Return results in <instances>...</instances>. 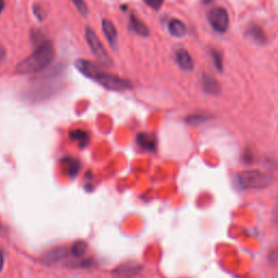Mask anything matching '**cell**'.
Returning a JSON list of instances; mask_svg holds the SVG:
<instances>
[{
    "label": "cell",
    "instance_id": "obj_4",
    "mask_svg": "<svg viewBox=\"0 0 278 278\" xmlns=\"http://www.w3.org/2000/svg\"><path fill=\"white\" fill-rule=\"evenodd\" d=\"M85 38L91 52L94 53V56L96 57L98 61H99L102 65H105V67H111L112 60L110 56H109L105 47H103L99 37L97 36L96 33L92 31L90 27H86L85 29Z\"/></svg>",
    "mask_w": 278,
    "mask_h": 278
},
{
    "label": "cell",
    "instance_id": "obj_2",
    "mask_svg": "<svg viewBox=\"0 0 278 278\" xmlns=\"http://www.w3.org/2000/svg\"><path fill=\"white\" fill-rule=\"evenodd\" d=\"M54 58V48L49 41L40 43L34 52L16 65V72L19 74H33L45 69L51 63Z\"/></svg>",
    "mask_w": 278,
    "mask_h": 278
},
{
    "label": "cell",
    "instance_id": "obj_17",
    "mask_svg": "<svg viewBox=\"0 0 278 278\" xmlns=\"http://www.w3.org/2000/svg\"><path fill=\"white\" fill-rule=\"evenodd\" d=\"M87 250H88V244L86 241H76L72 247H71L70 252L75 258H81L87 253Z\"/></svg>",
    "mask_w": 278,
    "mask_h": 278
},
{
    "label": "cell",
    "instance_id": "obj_5",
    "mask_svg": "<svg viewBox=\"0 0 278 278\" xmlns=\"http://www.w3.org/2000/svg\"><path fill=\"white\" fill-rule=\"evenodd\" d=\"M209 22L213 30L217 33H225L230 26V15L226 9L223 7H216L209 12Z\"/></svg>",
    "mask_w": 278,
    "mask_h": 278
},
{
    "label": "cell",
    "instance_id": "obj_19",
    "mask_svg": "<svg viewBox=\"0 0 278 278\" xmlns=\"http://www.w3.org/2000/svg\"><path fill=\"white\" fill-rule=\"evenodd\" d=\"M209 119V116H204V114H196V116H192L187 119L189 124L198 125L199 123H202Z\"/></svg>",
    "mask_w": 278,
    "mask_h": 278
},
{
    "label": "cell",
    "instance_id": "obj_20",
    "mask_svg": "<svg viewBox=\"0 0 278 278\" xmlns=\"http://www.w3.org/2000/svg\"><path fill=\"white\" fill-rule=\"evenodd\" d=\"M211 56H212V58H213L215 68L217 70L222 71L223 70V60H222L221 54L217 52V51H215V50H211Z\"/></svg>",
    "mask_w": 278,
    "mask_h": 278
},
{
    "label": "cell",
    "instance_id": "obj_14",
    "mask_svg": "<svg viewBox=\"0 0 278 278\" xmlns=\"http://www.w3.org/2000/svg\"><path fill=\"white\" fill-rule=\"evenodd\" d=\"M129 21H130V29H132L136 34L141 35V36H147L149 34L148 27L146 26V24L143 21H140L139 19L136 18L134 14L130 15Z\"/></svg>",
    "mask_w": 278,
    "mask_h": 278
},
{
    "label": "cell",
    "instance_id": "obj_16",
    "mask_svg": "<svg viewBox=\"0 0 278 278\" xmlns=\"http://www.w3.org/2000/svg\"><path fill=\"white\" fill-rule=\"evenodd\" d=\"M248 34L255 42H258L259 45H263V43H265L266 40H266V35L264 34L263 30L258 25H252L250 27L248 30Z\"/></svg>",
    "mask_w": 278,
    "mask_h": 278
},
{
    "label": "cell",
    "instance_id": "obj_10",
    "mask_svg": "<svg viewBox=\"0 0 278 278\" xmlns=\"http://www.w3.org/2000/svg\"><path fill=\"white\" fill-rule=\"evenodd\" d=\"M137 144L139 147H141V148L145 150L155 151L157 141H156L155 136H152L150 134L141 133V134H138V136H137Z\"/></svg>",
    "mask_w": 278,
    "mask_h": 278
},
{
    "label": "cell",
    "instance_id": "obj_9",
    "mask_svg": "<svg viewBox=\"0 0 278 278\" xmlns=\"http://www.w3.org/2000/svg\"><path fill=\"white\" fill-rule=\"evenodd\" d=\"M67 254H68V250L65 248H63V247L54 248L43 255L42 261L49 264L57 263V262H60V261L64 260L65 257H67Z\"/></svg>",
    "mask_w": 278,
    "mask_h": 278
},
{
    "label": "cell",
    "instance_id": "obj_7",
    "mask_svg": "<svg viewBox=\"0 0 278 278\" xmlns=\"http://www.w3.org/2000/svg\"><path fill=\"white\" fill-rule=\"evenodd\" d=\"M102 31L107 38L109 45L112 48H116L118 42V32L114 24L109 20H102Z\"/></svg>",
    "mask_w": 278,
    "mask_h": 278
},
{
    "label": "cell",
    "instance_id": "obj_18",
    "mask_svg": "<svg viewBox=\"0 0 278 278\" xmlns=\"http://www.w3.org/2000/svg\"><path fill=\"white\" fill-rule=\"evenodd\" d=\"M72 2L74 3L75 8L78 9V11L81 15L86 16L88 14V7H87V4L84 0H72Z\"/></svg>",
    "mask_w": 278,
    "mask_h": 278
},
{
    "label": "cell",
    "instance_id": "obj_1",
    "mask_svg": "<svg viewBox=\"0 0 278 278\" xmlns=\"http://www.w3.org/2000/svg\"><path fill=\"white\" fill-rule=\"evenodd\" d=\"M75 67L79 72L83 73L90 79L97 81L98 84L105 87L106 89L112 91H123L132 88V84H130L129 80L119 78L118 75L105 72L101 68L98 67L95 63L88 61V60H76Z\"/></svg>",
    "mask_w": 278,
    "mask_h": 278
},
{
    "label": "cell",
    "instance_id": "obj_24",
    "mask_svg": "<svg viewBox=\"0 0 278 278\" xmlns=\"http://www.w3.org/2000/svg\"><path fill=\"white\" fill-rule=\"evenodd\" d=\"M4 50H3V48L2 47H0V60H2L3 57H4Z\"/></svg>",
    "mask_w": 278,
    "mask_h": 278
},
{
    "label": "cell",
    "instance_id": "obj_13",
    "mask_svg": "<svg viewBox=\"0 0 278 278\" xmlns=\"http://www.w3.org/2000/svg\"><path fill=\"white\" fill-rule=\"evenodd\" d=\"M203 89L205 92H208L210 95H217L220 94L221 87L219 81L214 79L213 78H211L209 75H204L203 78Z\"/></svg>",
    "mask_w": 278,
    "mask_h": 278
},
{
    "label": "cell",
    "instance_id": "obj_23",
    "mask_svg": "<svg viewBox=\"0 0 278 278\" xmlns=\"http://www.w3.org/2000/svg\"><path fill=\"white\" fill-rule=\"evenodd\" d=\"M4 9V0H0V13L2 12Z\"/></svg>",
    "mask_w": 278,
    "mask_h": 278
},
{
    "label": "cell",
    "instance_id": "obj_15",
    "mask_svg": "<svg viewBox=\"0 0 278 278\" xmlns=\"http://www.w3.org/2000/svg\"><path fill=\"white\" fill-rule=\"evenodd\" d=\"M62 163L64 164L65 170H67L70 177H72V178L75 177L76 174H78L79 171V162L76 159H74V158L68 157V158H64V159L62 160Z\"/></svg>",
    "mask_w": 278,
    "mask_h": 278
},
{
    "label": "cell",
    "instance_id": "obj_8",
    "mask_svg": "<svg viewBox=\"0 0 278 278\" xmlns=\"http://www.w3.org/2000/svg\"><path fill=\"white\" fill-rule=\"evenodd\" d=\"M176 62L179 65V68L184 71H192L194 69V61L189 52L186 49H178L175 53Z\"/></svg>",
    "mask_w": 278,
    "mask_h": 278
},
{
    "label": "cell",
    "instance_id": "obj_3",
    "mask_svg": "<svg viewBox=\"0 0 278 278\" xmlns=\"http://www.w3.org/2000/svg\"><path fill=\"white\" fill-rule=\"evenodd\" d=\"M234 183L238 189H260L269 186L271 176L262 171L249 170L238 173L234 177Z\"/></svg>",
    "mask_w": 278,
    "mask_h": 278
},
{
    "label": "cell",
    "instance_id": "obj_11",
    "mask_svg": "<svg viewBox=\"0 0 278 278\" xmlns=\"http://www.w3.org/2000/svg\"><path fill=\"white\" fill-rule=\"evenodd\" d=\"M168 31H170L171 35L174 37H183L186 34L187 29L186 25L181 20L174 19L168 23Z\"/></svg>",
    "mask_w": 278,
    "mask_h": 278
},
{
    "label": "cell",
    "instance_id": "obj_12",
    "mask_svg": "<svg viewBox=\"0 0 278 278\" xmlns=\"http://www.w3.org/2000/svg\"><path fill=\"white\" fill-rule=\"evenodd\" d=\"M69 138L73 141L79 143L80 147H86L88 145L89 141V135L88 133H86L83 129H74L71 130L69 133Z\"/></svg>",
    "mask_w": 278,
    "mask_h": 278
},
{
    "label": "cell",
    "instance_id": "obj_6",
    "mask_svg": "<svg viewBox=\"0 0 278 278\" xmlns=\"http://www.w3.org/2000/svg\"><path fill=\"white\" fill-rule=\"evenodd\" d=\"M143 266L136 261H127L114 269L113 274L119 278H133L140 273Z\"/></svg>",
    "mask_w": 278,
    "mask_h": 278
},
{
    "label": "cell",
    "instance_id": "obj_21",
    "mask_svg": "<svg viewBox=\"0 0 278 278\" xmlns=\"http://www.w3.org/2000/svg\"><path fill=\"white\" fill-rule=\"evenodd\" d=\"M144 2L154 10L160 9L163 3H164V0H144Z\"/></svg>",
    "mask_w": 278,
    "mask_h": 278
},
{
    "label": "cell",
    "instance_id": "obj_22",
    "mask_svg": "<svg viewBox=\"0 0 278 278\" xmlns=\"http://www.w3.org/2000/svg\"><path fill=\"white\" fill-rule=\"evenodd\" d=\"M4 265V258H3V253L2 251H0V272L2 271Z\"/></svg>",
    "mask_w": 278,
    "mask_h": 278
}]
</instances>
